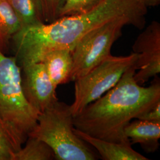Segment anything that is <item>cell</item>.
<instances>
[{
	"mask_svg": "<svg viewBox=\"0 0 160 160\" xmlns=\"http://www.w3.org/2000/svg\"><path fill=\"white\" fill-rule=\"evenodd\" d=\"M137 119L160 122V101L148 111L140 115Z\"/></svg>",
	"mask_w": 160,
	"mask_h": 160,
	"instance_id": "ac0fdd59",
	"label": "cell"
},
{
	"mask_svg": "<svg viewBox=\"0 0 160 160\" xmlns=\"http://www.w3.org/2000/svg\"><path fill=\"white\" fill-rule=\"evenodd\" d=\"M71 106L57 100L38 115L28 136L38 138L53 150L58 160H95L99 156L74 132Z\"/></svg>",
	"mask_w": 160,
	"mask_h": 160,
	"instance_id": "3957f363",
	"label": "cell"
},
{
	"mask_svg": "<svg viewBox=\"0 0 160 160\" xmlns=\"http://www.w3.org/2000/svg\"><path fill=\"white\" fill-rule=\"evenodd\" d=\"M138 55L113 56L104 59L86 74L75 81L74 101L70 105L73 116L113 88L126 71L133 66Z\"/></svg>",
	"mask_w": 160,
	"mask_h": 160,
	"instance_id": "5b68a950",
	"label": "cell"
},
{
	"mask_svg": "<svg viewBox=\"0 0 160 160\" xmlns=\"http://www.w3.org/2000/svg\"><path fill=\"white\" fill-rule=\"evenodd\" d=\"M22 68L23 94L30 105L40 114L58 100L57 87L52 82L43 63H32Z\"/></svg>",
	"mask_w": 160,
	"mask_h": 160,
	"instance_id": "ba28073f",
	"label": "cell"
},
{
	"mask_svg": "<svg viewBox=\"0 0 160 160\" xmlns=\"http://www.w3.org/2000/svg\"><path fill=\"white\" fill-rule=\"evenodd\" d=\"M22 147L12 158V160H51L55 154L51 148L38 138L28 136Z\"/></svg>",
	"mask_w": 160,
	"mask_h": 160,
	"instance_id": "5bb4252c",
	"label": "cell"
},
{
	"mask_svg": "<svg viewBox=\"0 0 160 160\" xmlns=\"http://www.w3.org/2000/svg\"><path fill=\"white\" fill-rule=\"evenodd\" d=\"M135 64L115 86L73 116L74 127L92 137L112 142L129 141L124 130L160 101V82L156 78L145 87L134 79Z\"/></svg>",
	"mask_w": 160,
	"mask_h": 160,
	"instance_id": "7a4b0ae2",
	"label": "cell"
},
{
	"mask_svg": "<svg viewBox=\"0 0 160 160\" xmlns=\"http://www.w3.org/2000/svg\"><path fill=\"white\" fill-rule=\"evenodd\" d=\"M7 1L20 20L22 29L28 26L43 23L37 0Z\"/></svg>",
	"mask_w": 160,
	"mask_h": 160,
	"instance_id": "9a60e30c",
	"label": "cell"
},
{
	"mask_svg": "<svg viewBox=\"0 0 160 160\" xmlns=\"http://www.w3.org/2000/svg\"><path fill=\"white\" fill-rule=\"evenodd\" d=\"M25 141L0 116V160H12Z\"/></svg>",
	"mask_w": 160,
	"mask_h": 160,
	"instance_id": "4fadbf2b",
	"label": "cell"
},
{
	"mask_svg": "<svg viewBox=\"0 0 160 160\" xmlns=\"http://www.w3.org/2000/svg\"><path fill=\"white\" fill-rule=\"evenodd\" d=\"M38 115L23 94L22 71L17 59L0 50V116L26 141Z\"/></svg>",
	"mask_w": 160,
	"mask_h": 160,
	"instance_id": "277c9868",
	"label": "cell"
},
{
	"mask_svg": "<svg viewBox=\"0 0 160 160\" xmlns=\"http://www.w3.org/2000/svg\"><path fill=\"white\" fill-rule=\"evenodd\" d=\"M126 25H132L126 19L109 22L92 30L79 41L71 52L73 67L70 82L86 74L111 55L113 43Z\"/></svg>",
	"mask_w": 160,
	"mask_h": 160,
	"instance_id": "8992f818",
	"label": "cell"
},
{
	"mask_svg": "<svg viewBox=\"0 0 160 160\" xmlns=\"http://www.w3.org/2000/svg\"><path fill=\"white\" fill-rule=\"evenodd\" d=\"M147 8L140 0H104L86 13L24 28L12 38L15 57L22 67L40 62L46 53L53 50L72 52L89 32L115 20H128L132 26L142 29Z\"/></svg>",
	"mask_w": 160,
	"mask_h": 160,
	"instance_id": "6da1fadb",
	"label": "cell"
},
{
	"mask_svg": "<svg viewBox=\"0 0 160 160\" xmlns=\"http://www.w3.org/2000/svg\"><path fill=\"white\" fill-rule=\"evenodd\" d=\"M136 119L125 127V136L132 145L139 143L147 152H154L160 145V122Z\"/></svg>",
	"mask_w": 160,
	"mask_h": 160,
	"instance_id": "30bf717a",
	"label": "cell"
},
{
	"mask_svg": "<svg viewBox=\"0 0 160 160\" xmlns=\"http://www.w3.org/2000/svg\"><path fill=\"white\" fill-rule=\"evenodd\" d=\"M138 55L135 63L134 79L139 85L160 72V24L152 21L143 30L132 46Z\"/></svg>",
	"mask_w": 160,
	"mask_h": 160,
	"instance_id": "52a82bcc",
	"label": "cell"
},
{
	"mask_svg": "<svg viewBox=\"0 0 160 160\" xmlns=\"http://www.w3.org/2000/svg\"><path fill=\"white\" fill-rule=\"evenodd\" d=\"M104 0H66L59 13V18L90 12Z\"/></svg>",
	"mask_w": 160,
	"mask_h": 160,
	"instance_id": "2e32d148",
	"label": "cell"
},
{
	"mask_svg": "<svg viewBox=\"0 0 160 160\" xmlns=\"http://www.w3.org/2000/svg\"><path fill=\"white\" fill-rule=\"evenodd\" d=\"M40 62L44 65L52 82L57 88L59 85L70 82L73 67L71 51L57 49L49 52L43 57Z\"/></svg>",
	"mask_w": 160,
	"mask_h": 160,
	"instance_id": "8fae6325",
	"label": "cell"
},
{
	"mask_svg": "<svg viewBox=\"0 0 160 160\" xmlns=\"http://www.w3.org/2000/svg\"><path fill=\"white\" fill-rule=\"evenodd\" d=\"M66 0H37L44 23H52L59 18Z\"/></svg>",
	"mask_w": 160,
	"mask_h": 160,
	"instance_id": "e0dca14e",
	"label": "cell"
},
{
	"mask_svg": "<svg viewBox=\"0 0 160 160\" xmlns=\"http://www.w3.org/2000/svg\"><path fill=\"white\" fill-rule=\"evenodd\" d=\"M74 132L87 143L97 150L104 160H148L132 147L130 141L112 142L92 137L74 128Z\"/></svg>",
	"mask_w": 160,
	"mask_h": 160,
	"instance_id": "9c48e42d",
	"label": "cell"
},
{
	"mask_svg": "<svg viewBox=\"0 0 160 160\" xmlns=\"http://www.w3.org/2000/svg\"><path fill=\"white\" fill-rule=\"evenodd\" d=\"M145 6L148 7L158 6L160 0H140Z\"/></svg>",
	"mask_w": 160,
	"mask_h": 160,
	"instance_id": "d6986e66",
	"label": "cell"
},
{
	"mask_svg": "<svg viewBox=\"0 0 160 160\" xmlns=\"http://www.w3.org/2000/svg\"><path fill=\"white\" fill-rule=\"evenodd\" d=\"M22 26L7 0H0V50L4 53L10 40Z\"/></svg>",
	"mask_w": 160,
	"mask_h": 160,
	"instance_id": "7c38bea8",
	"label": "cell"
}]
</instances>
